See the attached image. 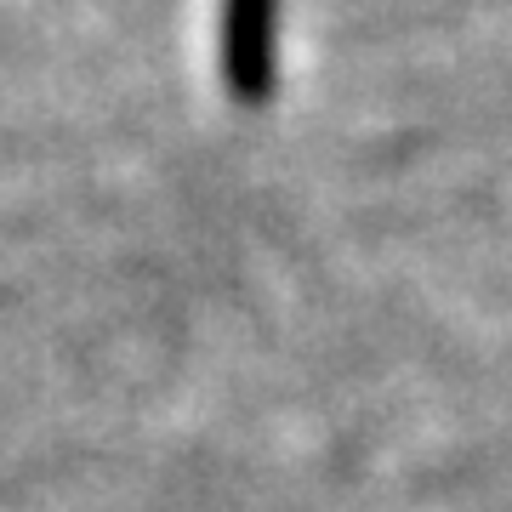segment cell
I'll return each instance as SVG.
<instances>
[{
  "label": "cell",
  "instance_id": "1",
  "mask_svg": "<svg viewBox=\"0 0 512 512\" xmlns=\"http://www.w3.org/2000/svg\"><path fill=\"white\" fill-rule=\"evenodd\" d=\"M274 35L279 0H228V12H222V80L245 109H262L274 97Z\"/></svg>",
  "mask_w": 512,
  "mask_h": 512
}]
</instances>
